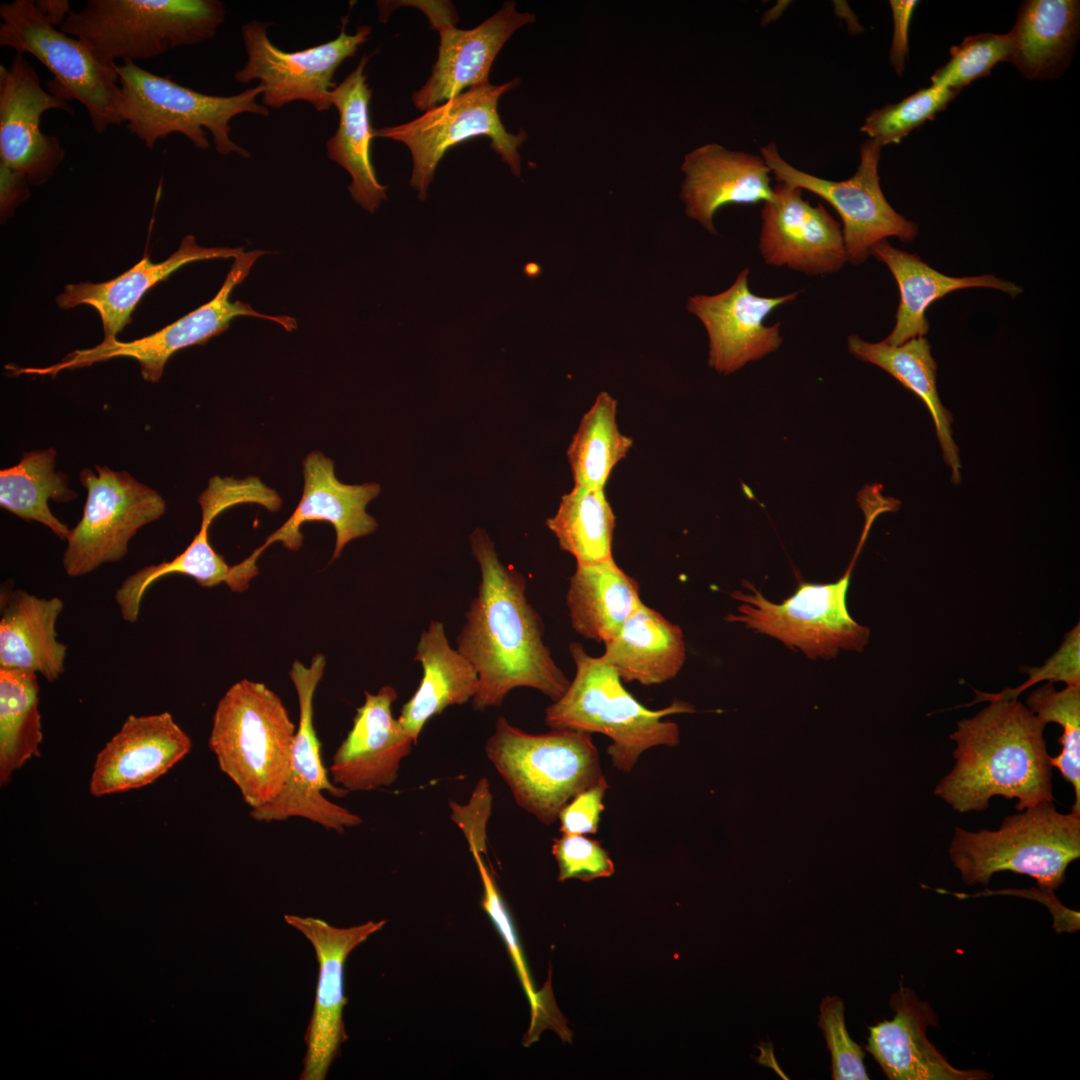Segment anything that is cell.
Here are the masks:
<instances>
[{
  "mask_svg": "<svg viewBox=\"0 0 1080 1080\" xmlns=\"http://www.w3.org/2000/svg\"><path fill=\"white\" fill-rule=\"evenodd\" d=\"M470 542L481 581L465 613L457 650L478 674L473 708L498 707L518 687L557 701L570 681L544 644L543 622L525 595L524 577L499 560L485 530L477 528Z\"/></svg>",
  "mask_w": 1080,
  "mask_h": 1080,
  "instance_id": "1",
  "label": "cell"
},
{
  "mask_svg": "<svg viewBox=\"0 0 1080 1080\" xmlns=\"http://www.w3.org/2000/svg\"><path fill=\"white\" fill-rule=\"evenodd\" d=\"M989 702L957 722L955 763L934 795L959 813L985 811L994 796L1016 799L1018 811L1054 801L1046 724L1017 699Z\"/></svg>",
  "mask_w": 1080,
  "mask_h": 1080,
  "instance_id": "2",
  "label": "cell"
},
{
  "mask_svg": "<svg viewBox=\"0 0 1080 1080\" xmlns=\"http://www.w3.org/2000/svg\"><path fill=\"white\" fill-rule=\"evenodd\" d=\"M569 651L576 666L575 676L565 693L547 707V726L608 736L612 740L607 749L612 764L624 772L633 769L644 751L678 743L677 724L662 719L692 713V705L675 700L666 708L648 709L624 688L616 670L601 656H590L577 642L570 644Z\"/></svg>",
  "mask_w": 1080,
  "mask_h": 1080,
  "instance_id": "3",
  "label": "cell"
},
{
  "mask_svg": "<svg viewBox=\"0 0 1080 1080\" xmlns=\"http://www.w3.org/2000/svg\"><path fill=\"white\" fill-rule=\"evenodd\" d=\"M295 732L279 696L262 683L243 679L220 699L209 747L251 809L282 792Z\"/></svg>",
  "mask_w": 1080,
  "mask_h": 1080,
  "instance_id": "4",
  "label": "cell"
},
{
  "mask_svg": "<svg viewBox=\"0 0 1080 1080\" xmlns=\"http://www.w3.org/2000/svg\"><path fill=\"white\" fill-rule=\"evenodd\" d=\"M948 855L967 885H988L994 874L1011 871L1054 892L1080 857V814L1060 813L1048 801L1006 816L997 830L956 826Z\"/></svg>",
  "mask_w": 1080,
  "mask_h": 1080,
  "instance_id": "5",
  "label": "cell"
},
{
  "mask_svg": "<svg viewBox=\"0 0 1080 1080\" xmlns=\"http://www.w3.org/2000/svg\"><path fill=\"white\" fill-rule=\"evenodd\" d=\"M225 14L218 0H88L60 30L106 65L135 63L213 38Z\"/></svg>",
  "mask_w": 1080,
  "mask_h": 1080,
  "instance_id": "6",
  "label": "cell"
},
{
  "mask_svg": "<svg viewBox=\"0 0 1080 1080\" xmlns=\"http://www.w3.org/2000/svg\"><path fill=\"white\" fill-rule=\"evenodd\" d=\"M485 752L516 803L545 825L554 823L570 800L604 777L591 733L584 731L563 728L530 734L499 717Z\"/></svg>",
  "mask_w": 1080,
  "mask_h": 1080,
  "instance_id": "7",
  "label": "cell"
},
{
  "mask_svg": "<svg viewBox=\"0 0 1080 1080\" xmlns=\"http://www.w3.org/2000/svg\"><path fill=\"white\" fill-rule=\"evenodd\" d=\"M120 95L117 112L128 131L148 149L172 133L183 134L201 150L210 146L208 130L221 155L249 152L230 137V121L241 113L268 116L267 107L256 102L261 84L232 96L207 95L182 86L170 77L153 74L133 62L115 63Z\"/></svg>",
  "mask_w": 1080,
  "mask_h": 1080,
  "instance_id": "8",
  "label": "cell"
},
{
  "mask_svg": "<svg viewBox=\"0 0 1080 1080\" xmlns=\"http://www.w3.org/2000/svg\"><path fill=\"white\" fill-rule=\"evenodd\" d=\"M874 520L866 516L851 564L837 581L823 584L800 581L795 593L779 604L769 601L751 583L745 582L744 587L751 593L733 592L731 597L741 604L738 614H729L725 619L776 638L811 659L835 657L840 650L862 651L869 641L870 630L851 617L846 595L853 566Z\"/></svg>",
  "mask_w": 1080,
  "mask_h": 1080,
  "instance_id": "9",
  "label": "cell"
},
{
  "mask_svg": "<svg viewBox=\"0 0 1080 1080\" xmlns=\"http://www.w3.org/2000/svg\"><path fill=\"white\" fill-rule=\"evenodd\" d=\"M0 46L17 54L29 53L54 75L51 94L77 100L87 110L93 129L102 134L121 124L117 112L120 95L115 64L100 62L80 39L55 28L34 0L0 4Z\"/></svg>",
  "mask_w": 1080,
  "mask_h": 1080,
  "instance_id": "10",
  "label": "cell"
},
{
  "mask_svg": "<svg viewBox=\"0 0 1080 1080\" xmlns=\"http://www.w3.org/2000/svg\"><path fill=\"white\" fill-rule=\"evenodd\" d=\"M519 82L513 79L500 85L489 83L469 88L412 121L376 129L374 136L402 142L409 148L413 161L410 185L418 191L420 200L426 199L435 170L445 153L477 136H488L491 148L514 175L520 176L518 148L528 134L524 130L509 133L497 109L500 97Z\"/></svg>",
  "mask_w": 1080,
  "mask_h": 1080,
  "instance_id": "11",
  "label": "cell"
},
{
  "mask_svg": "<svg viewBox=\"0 0 1080 1080\" xmlns=\"http://www.w3.org/2000/svg\"><path fill=\"white\" fill-rule=\"evenodd\" d=\"M80 473L87 499L78 524L70 530L63 567L70 577L85 576L105 563L120 561L137 531L166 510L163 497L126 471L95 466Z\"/></svg>",
  "mask_w": 1080,
  "mask_h": 1080,
  "instance_id": "12",
  "label": "cell"
},
{
  "mask_svg": "<svg viewBox=\"0 0 1080 1080\" xmlns=\"http://www.w3.org/2000/svg\"><path fill=\"white\" fill-rule=\"evenodd\" d=\"M264 253L261 250L240 253L234 258L224 283L213 299L153 334L129 342L103 340L93 348L73 351L53 366L25 368L22 371L55 375L64 369L86 367L112 358L126 357L135 359L140 365L142 377L155 383L163 375L164 367L174 353L192 345L205 344L212 337L227 330L230 322L238 316L270 320L290 332L297 327L294 318L262 314L247 303L230 300L234 287L247 277L256 260Z\"/></svg>",
  "mask_w": 1080,
  "mask_h": 1080,
  "instance_id": "13",
  "label": "cell"
},
{
  "mask_svg": "<svg viewBox=\"0 0 1080 1080\" xmlns=\"http://www.w3.org/2000/svg\"><path fill=\"white\" fill-rule=\"evenodd\" d=\"M882 147L868 139L860 149L855 174L843 181L823 179L785 161L774 142L761 148V156L774 178L827 201L840 216L848 261L863 263L871 248L888 237L903 242L917 235V225L896 212L886 200L878 175Z\"/></svg>",
  "mask_w": 1080,
  "mask_h": 1080,
  "instance_id": "14",
  "label": "cell"
},
{
  "mask_svg": "<svg viewBox=\"0 0 1080 1080\" xmlns=\"http://www.w3.org/2000/svg\"><path fill=\"white\" fill-rule=\"evenodd\" d=\"M348 16L342 19L339 35L328 42L299 51H283L268 35L267 22L251 21L242 27L247 62L236 72L240 83L260 80L265 87L262 101L265 107L279 109L293 101H306L317 111L331 106L330 91L336 86L334 75L347 58L353 57L359 46L371 34L370 26H359L347 34Z\"/></svg>",
  "mask_w": 1080,
  "mask_h": 1080,
  "instance_id": "15",
  "label": "cell"
},
{
  "mask_svg": "<svg viewBox=\"0 0 1080 1080\" xmlns=\"http://www.w3.org/2000/svg\"><path fill=\"white\" fill-rule=\"evenodd\" d=\"M325 665L326 659L322 654L315 655L309 667L299 661L292 664L289 675L298 696L299 722L291 749L289 775L282 792L273 801L251 809L250 814L257 821L301 817L338 833L362 823L360 816L332 803L323 795V792H328L340 798L349 793L330 782L313 725V697Z\"/></svg>",
  "mask_w": 1080,
  "mask_h": 1080,
  "instance_id": "16",
  "label": "cell"
},
{
  "mask_svg": "<svg viewBox=\"0 0 1080 1080\" xmlns=\"http://www.w3.org/2000/svg\"><path fill=\"white\" fill-rule=\"evenodd\" d=\"M290 926L301 932L312 944L319 965L313 1012L306 1030V1054L301 1080H324L347 1039L343 1022L344 966L349 954L386 923L368 921L364 924L339 928L315 917L284 915Z\"/></svg>",
  "mask_w": 1080,
  "mask_h": 1080,
  "instance_id": "17",
  "label": "cell"
},
{
  "mask_svg": "<svg viewBox=\"0 0 1080 1080\" xmlns=\"http://www.w3.org/2000/svg\"><path fill=\"white\" fill-rule=\"evenodd\" d=\"M52 109L73 114L67 101L42 88L24 55L0 66V162L25 174L32 185L45 183L65 157L60 140L40 129L42 114Z\"/></svg>",
  "mask_w": 1080,
  "mask_h": 1080,
  "instance_id": "18",
  "label": "cell"
},
{
  "mask_svg": "<svg viewBox=\"0 0 1080 1080\" xmlns=\"http://www.w3.org/2000/svg\"><path fill=\"white\" fill-rule=\"evenodd\" d=\"M748 276L749 269L745 268L725 291L694 295L687 302V310L700 319L707 331L709 365L721 374L733 373L779 349L781 323L767 326L765 319L798 296V292L778 297L755 295L749 289Z\"/></svg>",
  "mask_w": 1080,
  "mask_h": 1080,
  "instance_id": "19",
  "label": "cell"
},
{
  "mask_svg": "<svg viewBox=\"0 0 1080 1080\" xmlns=\"http://www.w3.org/2000/svg\"><path fill=\"white\" fill-rule=\"evenodd\" d=\"M764 203L759 249L765 263L807 275L840 270L848 261L842 228L821 205L812 206L802 190L778 183Z\"/></svg>",
  "mask_w": 1080,
  "mask_h": 1080,
  "instance_id": "20",
  "label": "cell"
},
{
  "mask_svg": "<svg viewBox=\"0 0 1080 1080\" xmlns=\"http://www.w3.org/2000/svg\"><path fill=\"white\" fill-rule=\"evenodd\" d=\"M190 737L168 712L129 715L97 754L89 790L104 796L153 783L191 750Z\"/></svg>",
  "mask_w": 1080,
  "mask_h": 1080,
  "instance_id": "21",
  "label": "cell"
},
{
  "mask_svg": "<svg viewBox=\"0 0 1080 1080\" xmlns=\"http://www.w3.org/2000/svg\"><path fill=\"white\" fill-rule=\"evenodd\" d=\"M303 476V493L295 511L247 557L250 561L256 563L261 553L274 542H281L291 551L299 550L303 542L300 528L305 522L327 521L333 525L336 532L333 559L341 554L348 542L376 530L377 522L366 512V507L379 495V484L340 482L335 476L333 461L319 451L309 453L303 460Z\"/></svg>",
  "mask_w": 1080,
  "mask_h": 1080,
  "instance_id": "22",
  "label": "cell"
},
{
  "mask_svg": "<svg viewBox=\"0 0 1080 1080\" xmlns=\"http://www.w3.org/2000/svg\"><path fill=\"white\" fill-rule=\"evenodd\" d=\"M396 699L390 685L376 694L365 692V702L332 758L329 772L335 785L348 792L370 791L397 780L401 761L416 742L393 717Z\"/></svg>",
  "mask_w": 1080,
  "mask_h": 1080,
  "instance_id": "23",
  "label": "cell"
},
{
  "mask_svg": "<svg viewBox=\"0 0 1080 1080\" xmlns=\"http://www.w3.org/2000/svg\"><path fill=\"white\" fill-rule=\"evenodd\" d=\"M895 1011L891 1020L869 1027L865 1046L889 1080H990L983 1069H958L927 1038L930 1026L938 1027L932 1006L900 983L890 997Z\"/></svg>",
  "mask_w": 1080,
  "mask_h": 1080,
  "instance_id": "24",
  "label": "cell"
},
{
  "mask_svg": "<svg viewBox=\"0 0 1080 1080\" xmlns=\"http://www.w3.org/2000/svg\"><path fill=\"white\" fill-rule=\"evenodd\" d=\"M533 22V14L518 12L515 2L510 1L473 29L462 30L452 24L440 27L432 73L412 95L416 108L425 112L465 88L489 84V72L501 48L516 30Z\"/></svg>",
  "mask_w": 1080,
  "mask_h": 1080,
  "instance_id": "25",
  "label": "cell"
},
{
  "mask_svg": "<svg viewBox=\"0 0 1080 1080\" xmlns=\"http://www.w3.org/2000/svg\"><path fill=\"white\" fill-rule=\"evenodd\" d=\"M680 197L686 214L716 233L713 218L727 205L766 203L774 198L770 168L762 156L731 151L711 143L684 158Z\"/></svg>",
  "mask_w": 1080,
  "mask_h": 1080,
  "instance_id": "26",
  "label": "cell"
},
{
  "mask_svg": "<svg viewBox=\"0 0 1080 1080\" xmlns=\"http://www.w3.org/2000/svg\"><path fill=\"white\" fill-rule=\"evenodd\" d=\"M243 247H202L192 235L183 238L177 251L166 260L153 263L148 254L123 274L102 283L83 282L69 284L56 298L62 309L81 304L93 307L100 315L104 340L116 339L120 331L131 323V315L143 295L158 282L182 266L203 260L235 258Z\"/></svg>",
  "mask_w": 1080,
  "mask_h": 1080,
  "instance_id": "27",
  "label": "cell"
},
{
  "mask_svg": "<svg viewBox=\"0 0 1080 1080\" xmlns=\"http://www.w3.org/2000/svg\"><path fill=\"white\" fill-rule=\"evenodd\" d=\"M58 597L40 598L22 589L0 593V668L41 674L54 682L64 672L67 646L58 641Z\"/></svg>",
  "mask_w": 1080,
  "mask_h": 1080,
  "instance_id": "28",
  "label": "cell"
},
{
  "mask_svg": "<svg viewBox=\"0 0 1080 1080\" xmlns=\"http://www.w3.org/2000/svg\"><path fill=\"white\" fill-rule=\"evenodd\" d=\"M371 55L363 56L357 67L330 91V100L339 113V125L327 141V156L351 176L349 192L354 201L374 213L386 200V186L379 183L371 161L375 129L370 123L372 90L365 67Z\"/></svg>",
  "mask_w": 1080,
  "mask_h": 1080,
  "instance_id": "29",
  "label": "cell"
},
{
  "mask_svg": "<svg viewBox=\"0 0 1080 1080\" xmlns=\"http://www.w3.org/2000/svg\"><path fill=\"white\" fill-rule=\"evenodd\" d=\"M870 254L886 264L894 276L900 302L896 323L885 341L900 345L913 338L924 337L929 330L926 311L932 303L945 295L966 288L985 287L1001 290L1012 297L1022 292L1014 283L994 275L952 277L928 266L918 256L899 250L883 240L875 244Z\"/></svg>",
  "mask_w": 1080,
  "mask_h": 1080,
  "instance_id": "30",
  "label": "cell"
},
{
  "mask_svg": "<svg viewBox=\"0 0 1080 1080\" xmlns=\"http://www.w3.org/2000/svg\"><path fill=\"white\" fill-rule=\"evenodd\" d=\"M414 660L423 676L413 696L402 706L399 722L417 742L426 723L447 707L465 704L478 688L471 663L451 647L440 621H431L419 638Z\"/></svg>",
  "mask_w": 1080,
  "mask_h": 1080,
  "instance_id": "31",
  "label": "cell"
},
{
  "mask_svg": "<svg viewBox=\"0 0 1080 1080\" xmlns=\"http://www.w3.org/2000/svg\"><path fill=\"white\" fill-rule=\"evenodd\" d=\"M1075 0H1030L1008 33L1009 61L1028 79H1051L1067 68L1079 35Z\"/></svg>",
  "mask_w": 1080,
  "mask_h": 1080,
  "instance_id": "32",
  "label": "cell"
},
{
  "mask_svg": "<svg viewBox=\"0 0 1080 1080\" xmlns=\"http://www.w3.org/2000/svg\"><path fill=\"white\" fill-rule=\"evenodd\" d=\"M601 657L624 682L661 684L674 678L685 662L683 632L642 602L618 634L605 643Z\"/></svg>",
  "mask_w": 1080,
  "mask_h": 1080,
  "instance_id": "33",
  "label": "cell"
},
{
  "mask_svg": "<svg viewBox=\"0 0 1080 1080\" xmlns=\"http://www.w3.org/2000/svg\"><path fill=\"white\" fill-rule=\"evenodd\" d=\"M642 603L639 583L612 559L576 565L566 594L573 630L607 643Z\"/></svg>",
  "mask_w": 1080,
  "mask_h": 1080,
  "instance_id": "34",
  "label": "cell"
},
{
  "mask_svg": "<svg viewBox=\"0 0 1080 1080\" xmlns=\"http://www.w3.org/2000/svg\"><path fill=\"white\" fill-rule=\"evenodd\" d=\"M848 349L856 358L874 364L917 395L929 410L943 458L951 470L954 484L961 481V462L952 437V414L939 398L936 387L937 364L925 337L913 338L900 345L885 341L870 343L857 335L848 337Z\"/></svg>",
  "mask_w": 1080,
  "mask_h": 1080,
  "instance_id": "35",
  "label": "cell"
},
{
  "mask_svg": "<svg viewBox=\"0 0 1080 1080\" xmlns=\"http://www.w3.org/2000/svg\"><path fill=\"white\" fill-rule=\"evenodd\" d=\"M53 448L24 453L19 463L0 471V505L23 520L48 527L61 540L70 530L51 512L48 502L68 503L77 494L68 486V477L55 470Z\"/></svg>",
  "mask_w": 1080,
  "mask_h": 1080,
  "instance_id": "36",
  "label": "cell"
},
{
  "mask_svg": "<svg viewBox=\"0 0 1080 1080\" xmlns=\"http://www.w3.org/2000/svg\"><path fill=\"white\" fill-rule=\"evenodd\" d=\"M36 673L0 668V784L40 755L42 726Z\"/></svg>",
  "mask_w": 1080,
  "mask_h": 1080,
  "instance_id": "37",
  "label": "cell"
},
{
  "mask_svg": "<svg viewBox=\"0 0 1080 1080\" xmlns=\"http://www.w3.org/2000/svg\"><path fill=\"white\" fill-rule=\"evenodd\" d=\"M561 550L577 565L612 559L615 515L603 489L574 485L562 496L556 514L547 519Z\"/></svg>",
  "mask_w": 1080,
  "mask_h": 1080,
  "instance_id": "38",
  "label": "cell"
},
{
  "mask_svg": "<svg viewBox=\"0 0 1080 1080\" xmlns=\"http://www.w3.org/2000/svg\"><path fill=\"white\" fill-rule=\"evenodd\" d=\"M617 401L601 392L583 415L567 449L575 485L603 489L614 466L631 448L616 422Z\"/></svg>",
  "mask_w": 1080,
  "mask_h": 1080,
  "instance_id": "39",
  "label": "cell"
},
{
  "mask_svg": "<svg viewBox=\"0 0 1080 1080\" xmlns=\"http://www.w3.org/2000/svg\"><path fill=\"white\" fill-rule=\"evenodd\" d=\"M209 525L201 524L188 547L171 561L146 566L128 576L115 592V600L122 618L135 623L139 617L144 593L158 579L173 573L190 576L202 587H214L220 583L227 586L233 577L229 566L208 540Z\"/></svg>",
  "mask_w": 1080,
  "mask_h": 1080,
  "instance_id": "40",
  "label": "cell"
},
{
  "mask_svg": "<svg viewBox=\"0 0 1080 1080\" xmlns=\"http://www.w3.org/2000/svg\"><path fill=\"white\" fill-rule=\"evenodd\" d=\"M1026 704L1043 723L1054 722L1063 728L1059 740L1062 750L1050 756V764L1073 786L1072 812L1080 814V685H1066L1058 691L1047 682L1029 694Z\"/></svg>",
  "mask_w": 1080,
  "mask_h": 1080,
  "instance_id": "41",
  "label": "cell"
},
{
  "mask_svg": "<svg viewBox=\"0 0 1080 1080\" xmlns=\"http://www.w3.org/2000/svg\"><path fill=\"white\" fill-rule=\"evenodd\" d=\"M957 93L934 85L921 88L897 103L873 111L866 117L860 131L881 147L897 144L912 130L945 109Z\"/></svg>",
  "mask_w": 1080,
  "mask_h": 1080,
  "instance_id": "42",
  "label": "cell"
},
{
  "mask_svg": "<svg viewBox=\"0 0 1080 1080\" xmlns=\"http://www.w3.org/2000/svg\"><path fill=\"white\" fill-rule=\"evenodd\" d=\"M1010 52L1008 33L968 36L951 48L950 59L931 76V85L959 92L972 81L988 75L996 64L1009 61Z\"/></svg>",
  "mask_w": 1080,
  "mask_h": 1080,
  "instance_id": "43",
  "label": "cell"
},
{
  "mask_svg": "<svg viewBox=\"0 0 1080 1080\" xmlns=\"http://www.w3.org/2000/svg\"><path fill=\"white\" fill-rule=\"evenodd\" d=\"M472 855L476 862L484 890L482 907L489 915L494 925L498 929L500 935L502 936L510 953L513 964L520 977L522 986L529 1000L532 1013L531 1028L529 1034L533 1031L535 1039V1036L537 1037V1035L539 1034L538 1026L539 1022H541L540 1017H542L543 1026L545 1027L547 1024L545 1017L550 1016L551 1012H549L545 1008L542 991L536 992L534 989L524 961L519 941L514 930L512 920L510 918L506 905L498 891L493 876L491 875L489 869L486 867L482 859V854L479 852H472Z\"/></svg>",
  "mask_w": 1080,
  "mask_h": 1080,
  "instance_id": "44",
  "label": "cell"
},
{
  "mask_svg": "<svg viewBox=\"0 0 1080 1080\" xmlns=\"http://www.w3.org/2000/svg\"><path fill=\"white\" fill-rule=\"evenodd\" d=\"M818 1025L823 1031L831 1055L834 1080H867L862 1047L850 1037L844 1017V1002L838 996H825L819 1007Z\"/></svg>",
  "mask_w": 1080,
  "mask_h": 1080,
  "instance_id": "45",
  "label": "cell"
},
{
  "mask_svg": "<svg viewBox=\"0 0 1080 1080\" xmlns=\"http://www.w3.org/2000/svg\"><path fill=\"white\" fill-rule=\"evenodd\" d=\"M1028 679L1016 688H1005L997 693H985L974 690L975 699L967 706L983 701L991 700H1016L1017 697L1043 681L1050 683L1064 682L1066 685H1080V624H1077L1066 633L1058 650L1050 656L1043 665L1038 667H1021Z\"/></svg>",
  "mask_w": 1080,
  "mask_h": 1080,
  "instance_id": "46",
  "label": "cell"
},
{
  "mask_svg": "<svg viewBox=\"0 0 1080 1080\" xmlns=\"http://www.w3.org/2000/svg\"><path fill=\"white\" fill-rule=\"evenodd\" d=\"M198 502L202 511L201 522L209 524L221 512L237 504L255 503L272 512L279 510L282 504L278 493L257 477L235 479L219 476L209 480Z\"/></svg>",
  "mask_w": 1080,
  "mask_h": 1080,
  "instance_id": "47",
  "label": "cell"
},
{
  "mask_svg": "<svg viewBox=\"0 0 1080 1080\" xmlns=\"http://www.w3.org/2000/svg\"><path fill=\"white\" fill-rule=\"evenodd\" d=\"M552 854L559 869L558 880L580 879L585 882L609 877L614 864L601 843L584 835H565L553 840Z\"/></svg>",
  "mask_w": 1080,
  "mask_h": 1080,
  "instance_id": "48",
  "label": "cell"
},
{
  "mask_svg": "<svg viewBox=\"0 0 1080 1080\" xmlns=\"http://www.w3.org/2000/svg\"><path fill=\"white\" fill-rule=\"evenodd\" d=\"M491 808L492 794L486 778L478 781L467 804L450 802L451 819L462 830L471 852H486Z\"/></svg>",
  "mask_w": 1080,
  "mask_h": 1080,
  "instance_id": "49",
  "label": "cell"
},
{
  "mask_svg": "<svg viewBox=\"0 0 1080 1080\" xmlns=\"http://www.w3.org/2000/svg\"><path fill=\"white\" fill-rule=\"evenodd\" d=\"M608 787L604 776L570 800L558 815L561 834H595L604 810L603 798Z\"/></svg>",
  "mask_w": 1080,
  "mask_h": 1080,
  "instance_id": "50",
  "label": "cell"
},
{
  "mask_svg": "<svg viewBox=\"0 0 1080 1080\" xmlns=\"http://www.w3.org/2000/svg\"><path fill=\"white\" fill-rule=\"evenodd\" d=\"M917 1H890V7L892 9L894 33L892 39V45L890 49V62L894 70L898 75H901L905 68L906 57L908 54V31L911 21V17L914 9L917 6Z\"/></svg>",
  "mask_w": 1080,
  "mask_h": 1080,
  "instance_id": "51",
  "label": "cell"
},
{
  "mask_svg": "<svg viewBox=\"0 0 1080 1080\" xmlns=\"http://www.w3.org/2000/svg\"><path fill=\"white\" fill-rule=\"evenodd\" d=\"M27 176L0 162V214L1 221L10 218L15 208L29 196Z\"/></svg>",
  "mask_w": 1080,
  "mask_h": 1080,
  "instance_id": "52",
  "label": "cell"
},
{
  "mask_svg": "<svg viewBox=\"0 0 1080 1080\" xmlns=\"http://www.w3.org/2000/svg\"><path fill=\"white\" fill-rule=\"evenodd\" d=\"M35 3L41 13L54 26H61L71 12L70 3L67 0H38Z\"/></svg>",
  "mask_w": 1080,
  "mask_h": 1080,
  "instance_id": "53",
  "label": "cell"
}]
</instances>
